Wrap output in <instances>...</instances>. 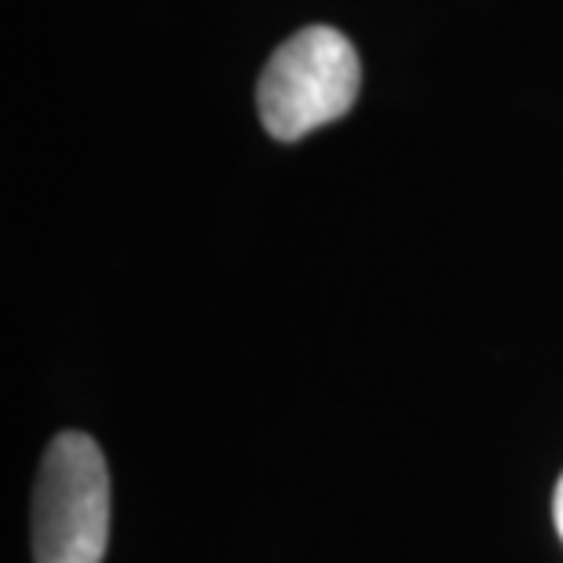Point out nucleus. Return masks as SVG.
<instances>
[{"instance_id": "nucleus-1", "label": "nucleus", "mask_w": 563, "mask_h": 563, "mask_svg": "<svg viewBox=\"0 0 563 563\" xmlns=\"http://www.w3.org/2000/svg\"><path fill=\"white\" fill-rule=\"evenodd\" d=\"M110 542V472L92 435L63 432L33 487V563H99Z\"/></svg>"}, {"instance_id": "nucleus-2", "label": "nucleus", "mask_w": 563, "mask_h": 563, "mask_svg": "<svg viewBox=\"0 0 563 563\" xmlns=\"http://www.w3.org/2000/svg\"><path fill=\"white\" fill-rule=\"evenodd\" d=\"M363 70L344 33L330 26H308L272 55L256 88L264 129L275 140L292 143L330 125L352 110Z\"/></svg>"}, {"instance_id": "nucleus-3", "label": "nucleus", "mask_w": 563, "mask_h": 563, "mask_svg": "<svg viewBox=\"0 0 563 563\" xmlns=\"http://www.w3.org/2000/svg\"><path fill=\"white\" fill-rule=\"evenodd\" d=\"M553 520H556V531H560V538H563V479H560L556 498H553Z\"/></svg>"}]
</instances>
